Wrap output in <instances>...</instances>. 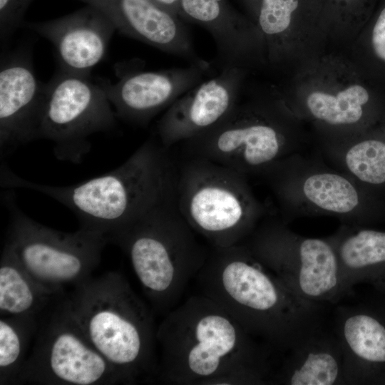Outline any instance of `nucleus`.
Segmentation results:
<instances>
[{
  "label": "nucleus",
  "mask_w": 385,
  "mask_h": 385,
  "mask_svg": "<svg viewBox=\"0 0 385 385\" xmlns=\"http://www.w3.org/2000/svg\"><path fill=\"white\" fill-rule=\"evenodd\" d=\"M156 381L173 385H260L273 374L272 350L202 294L167 314L156 330Z\"/></svg>",
  "instance_id": "obj_1"
},
{
  "label": "nucleus",
  "mask_w": 385,
  "mask_h": 385,
  "mask_svg": "<svg viewBox=\"0 0 385 385\" xmlns=\"http://www.w3.org/2000/svg\"><path fill=\"white\" fill-rule=\"evenodd\" d=\"M195 279L200 294L272 351H288L322 326L323 306L293 294L243 243L211 247Z\"/></svg>",
  "instance_id": "obj_2"
},
{
  "label": "nucleus",
  "mask_w": 385,
  "mask_h": 385,
  "mask_svg": "<svg viewBox=\"0 0 385 385\" xmlns=\"http://www.w3.org/2000/svg\"><path fill=\"white\" fill-rule=\"evenodd\" d=\"M178 169L158 140L145 141L115 169L80 183H34L1 165L4 188L34 190L55 200L77 217L80 227L111 240L150 210L173 198Z\"/></svg>",
  "instance_id": "obj_3"
},
{
  "label": "nucleus",
  "mask_w": 385,
  "mask_h": 385,
  "mask_svg": "<svg viewBox=\"0 0 385 385\" xmlns=\"http://www.w3.org/2000/svg\"><path fill=\"white\" fill-rule=\"evenodd\" d=\"M96 349L125 384L156 381V330L151 309L118 272L91 277L66 297Z\"/></svg>",
  "instance_id": "obj_4"
},
{
  "label": "nucleus",
  "mask_w": 385,
  "mask_h": 385,
  "mask_svg": "<svg viewBox=\"0 0 385 385\" xmlns=\"http://www.w3.org/2000/svg\"><path fill=\"white\" fill-rule=\"evenodd\" d=\"M181 215L173 198L150 210L110 243L128 256L153 311L164 315L177 306L210 250Z\"/></svg>",
  "instance_id": "obj_5"
},
{
  "label": "nucleus",
  "mask_w": 385,
  "mask_h": 385,
  "mask_svg": "<svg viewBox=\"0 0 385 385\" xmlns=\"http://www.w3.org/2000/svg\"><path fill=\"white\" fill-rule=\"evenodd\" d=\"M245 175L211 160L188 157L178 169L175 200L192 229L212 247L243 242L260 215Z\"/></svg>",
  "instance_id": "obj_6"
},
{
  "label": "nucleus",
  "mask_w": 385,
  "mask_h": 385,
  "mask_svg": "<svg viewBox=\"0 0 385 385\" xmlns=\"http://www.w3.org/2000/svg\"><path fill=\"white\" fill-rule=\"evenodd\" d=\"M2 198L10 215L5 244L36 282L61 294L92 277L109 244L105 236L81 227L72 232L53 229L26 215L13 195Z\"/></svg>",
  "instance_id": "obj_7"
},
{
  "label": "nucleus",
  "mask_w": 385,
  "mask_h": 385,
  "mask_svg": "<svg viewBox=\"0 0 385 385\" xmlns=\"http://www.w3.org/2000/svg\"><path fill=\"white\" fill-rule=\"evenodd\" d=\"M14 384H125L86 337L67 297L48 307Z\"/></svg>",
  "instance_id": "obj_8"
},
{
  "label": "nucleus",
  "mask_w": 385,
  "mask_h": 385,
  "mask_svg": "<svg viewBox=\"0 0 385 385\" xmlns=\"http://www.w3.org/2000/svg\"><path fill=\"white\" fill-rule=\"evenodd\" d=\"M242 243L307 302L336 304L351 292L332 241L297 237L282 227L270 226L252 232Z\"/></svg>",
  "instance_id": "obj_9"
},
{
  "label": "nucleus",
  "mask_w": 385,
  "mask_h": 385,
  "mask_svg": "<svg viewBox=\"0 0 385 385\" xmlns=\"http://www.w3.org/2000/svg\"><path fill=\"white\" fill-rule=\"evenodd\" d=\"M117 118L99 80L58 69L46 83L38 139L52 142L59 160L80 164L91 150L89 138L112 130Z\"/></svg>",
  "instance_id": "obj_10"
},
{
  "label": "nucleus",
  "mask_w": 385,
  "mask_h": 385,
  "mask_svg": "<svg viewBox=\"0 0 385 385\" xmlns=\"http://www.w3.org/2000/svg\"><path fill=\"white\" fill-rule=\"evenodd\" d=\"M241 97V96H240ZM279 103H241L217 125L183 143L188 157L207 159L246 173L273 164L285 143Z\"/></svg>",
  "instance_id": "obj_11"
},
{
  "label": "nucleus",
  "mask_w": 385,
  "mask_h": 385,
  "mask_svg": "<svg viewBox=\"0 0 385 385\" xmlns=\"http://www.w3.org/2000/svg\"><path fill=\"white\" fill-rule=\"evenodd\" d=\"M46 83L37 78L31 50L21 47L1 53L0 63L1 159L38 139Z\"/></svg>",
  "instance_id": "obj_12"
},
{
  "label": "nucleus",
  "mask_w": 385,
  "mask_h": 385,
  "mask_svg": "<svg viewBox=\"0 0 385 385\" xmlns=\"http://www.w3.org/2000/svg\"><path fill=\"white\" fill-rule=\"evenodd\" d=\"M247 73L240 68L221 70L181 96L158 121L159 142L169 149L220 123L239 101Z\"/></svg>",
  "instance_id": "obj_13"
},
{
  "label": "nucleus",
  "mask_w": 385,
  "mask_h": 385,
  "mask_svg": "<svg viewBox=\"0 0 385 385\" xmlns=\"http://www.w3.org/2000/svg\"><path fill=\"white\" fill-rule=\"evenodd\" d=\"M212 71L202 59L185 67L128 73L115 83L98 80L118 118L145 126Z\"/></svg>",
  "instance_id": "obj_14"
},
{
  "label": "nucleus",
  "mask_w": 385,
  "mask_h": 385,
  "mask_svg": "<svg viewBox=\"0 0 385 385\" xmlns=\"http://www.w3.org/2000/svg\"><path fill=\"white\" fill-rule=\"evenodd\" d=\"M24 25L51 42L60 70L85 76L103 60L117 31L106 14L89 4L61 17Z\"/></svg>",
  "instance_id": "obj_15"
},
{
  "label": "nucleus",
  "mask_w": 385,
  "mask_h": 385,
  "mask_svg": "<svg viewBox=\"0 0 385 385\" xmlns=\"http://www.w3.org/2000/svg\"><path fill=\"white\" fill-rule=\"evenodd\" d=\"M347 385H385V313L366 306H339L334 331Z\"/></svg>",
  "instance_id": "obj_16"
},
{
  "label": "nucleus",
  "mask_w": 385,
  "mask_h": 385,
  "mask_svg": "<svg viewBox=\"0 0 385 385\" xmlns=\"http://www.w3.org/2000/svg\"><path fill=\"white\" fill-rule=\"evenodd\" d=\"M106 14L121 34L165 53L195 63L197 54L189 31L175 14L152 0H80Z\"/></svg>",
  "instance_id": "obj_17"
},
{
  "label": "nucleus",
  "mask_w": 385,
  "mask_h": 385,
  "mask_svg": "<svg viewBox=\"0 0 385 385\" xmlns=\"http://www.w3.org/2000/svg\"><path fill=\"white\" fill-rule=\"evenodd\" d=\"M270 384L285 385H344V358L334 333L319 327L292 349Z\"/></svg>",
  "instance_id": "obj_18"
},
{
  "label": "nucleus",
  "mask_w": 385,
  "mask_h": 385,
  "mask_svg": "<svg viewBox=\"0 0 385 385\" xmlns=\"http://www.w3.org/2000/svg\"><path fill=\"white\" fill-rule=\"evenodd\" d=\"M332 242L351 292L365 282L385 294V231L359 229Z\"/></svg>",
  "instance_id": "obj_19"
},
{
  "label": "nucleus",
  "mask_w": 385,
  "mask_h": 385,
  "mask_svg": "<svg viewBox=\"0 0 385 385\" xmlns=\"http://www.w3.org/2000/svg\"><path fill=\"white\" fill-rule=\"evenodd\" d=\"M61 294L36 282L4 244L0 259L1 316H36Z\"/></svg>",
  "instance_id": "obj_20"
},
{
  "label": "nucleus",
  "mask_w": 385,
  "mask_h": 385,
  "mask_svg": "<svg viewBox=\"0 0 385 385\" xmlns=\"http://www.w3.org/2000/svg\"><path fill=\"white\" fill-rule=\"evenodd\" d=\"M305 103L315 118L334 125L357 123L375 109L371 91L359 81L316 86Z\"/></svg>",
  "instance_id": "obj_21"
},
{
  "label": "nucleus",
  "mask_w": 385,
  "mask_h": 385,
  "mask_svg": "<svg viewBox=\"0 0 385 385\" xmlns=\"http://www.w3.org/2000/svg\"><path fill=\"white\" fill-rule=\"evenodd\" d=\"M38 329L36 316H2L0 319V385L14 384Z\"/></svg>",
  "instance_id": "obj_22"
},
{
  "label": "nucleus",
  "mask_w": 385,
  "mask_h": 385,
  "mask_svg": "<svg viewBox=\"0 0 385 385\" xmlns=\"http://www.w3.org/2000/svg\"><path fill=\"white\" fill-rule=\"evenodd\" d=\"M305 197L317 207L337 214L356 208L360 197L355 187L345 178L334 173H318L304 183Z\"/></svg>",
  "instance_id": "obj_23"
},
{
  "label": "nucleus",
  "mask_w": 385,
  "mask_h": 385,
  "mask_svg": "<svg viewBox=\"0 0 385 385\" xmlns=\"http://www.w3.org/2000/svg\"><path fill=\"white\" fill-rule=\"evenodd\" d=\"M298 3V0L261 1L257 26L263 38L266 59L272 63L278 62L284 56L292 14Z\"/></svg>",
  "instance_id": "obj_24"
},
{
  "label": "nucleus",
  "mask_w": 385,
  "mask_h": 385,
  "mask_svg": "<svg viewBox=\"0 0 385 385\" xmlns=\"http://www.w3.org/2000/svg\"><path fill=\"white\" fill-rule=\"evenodd\" d=\"M349 170L371 186H385V139L381 131L354 144L346 154Z\"/></svg>",
  "instance_id": "obj_25"
},
{
  "label": "nucleus",
  "mask_w": 385,
  "mask_h": 385,
  "mask_svg": "<svg viewBox=\"0 0 385 385\" xmlns=\"http://www.w3.org/2000/svg\"><path fill=\"white\" fill-rule=\"evenodd\" d=\"M34 0H0V37L9 40L21 26L24 16Z\"/></svg>",
  "instance_id": "obj_26"
},
{
  "label": "nucleus",
  "mask_w": 385,
  "mask_h": 385,
  "mask_svg": "<svg viewBox=\"0 0 385 385\" xmlns=\"http://www.w3.org/2000/svg\"><path fill=\"white\" fill-rule=\"evenodd\" d=\"M371 52L376 60L385 66V7L377 16L369 35Z\"/></svg>",
  "instance_id": "obj_27"
},
{
  "label": "nucleus",
  "mask_w": 385,
  "mask_h": 385,
  "mask_svg": "<svg viewBox=\"0 0 385 385\" xmlns=\"http://www.w3.org/2000/svg\"><path fill=\"white\" fill-rule=\"evenodd\" d=\"M159 6L175 14V11L179 10L180 0H152Z\"/></svg>",
  "instance_id": "obj_28"
},
{
  "label": "nucleus",
  "mask_w": 385,
  "mask_h": 385,
  "mask_svg": "<svg viewBox=\"0 0 385 385\" xmlns=\"http://www.w3.org/2000/svg\"><path fill=\"white\" fill-rule=\"evenodd\" d=\"M381 132H382L383 135H384V139H385V125H384V127L382 128Z\"/></svg>",
  "instance_id": "obj_29"
},
{
  "label": "nucleus",
  "mask_w": 385,
  "mask_h": 385,
  "mask_svg": "<svg viewBox=\"0 0 385 385\" xmlns=\"http://www.w3.org/2000/svg\"><path fill=\"white\" fill-rule=\"evenodd\" d=\"M252 1H256V0H252Z\"/></svg>",
  "instance_id": "obj_30"
}]
</instances>
